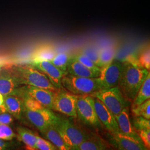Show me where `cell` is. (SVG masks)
<instances>
[{"mask_svg": "<svg viewBox=\"0 0 150 150\" xmlns=\"http://www.w3.org/2000/svg\"><path fill=\"white\" fill-rule=\"evenodd\" d=\"M122 63L118 86L124 96L132 101L150 71L142 67L132 57Z\"/></svg>", "mask_w": 150, "mask_h": 150, "instance_id": "cell-1", "label": "cell"}, {"mask_svg": "<svg viewBox=\"0 0 150 150\" xmlns=\"http://www.w3.org/2000/svg\"><path fill=\"white\" fill-rule=\"evenodd\" d=\"M12 72L18 79L21 85L35 86L53 91L59 90L46 75L32 64L15 66L13 67Z\"/></svg>", "mask_w": 150, "mask_h": 150, "instance_id": "cell-2", "label": "cell"}, {"mask_svg": "<svg viewBox=\"0 0 150 150\" xmlns=\"http://www.w3.org/2000/svg\"><path fill=\"white\" fill-rule=\"evenodd\" d=\"M62 88L75 95H90L101 90L98 77L88 78L64 75L61 80Z\"/></svg>", "mask_w": 150, "mask_h": 150, "instance_id": "cell-3", "label": "cell"}, {"mask_svg": "<svg viewBox=\"0 0 150 150\" xmlns=\"http://www.w3.org/2000/svg\"><path fill=\"white\" fill-rule=\"evenodd\" d=\"M53 126L71 150H76L81 142L89 137L71 120L64 116H58Z\"/></svg>", "mask_w": 150, "mask_h": 150, "instance_id": "cell-4", "label": "cell"}, {"mask_svg": "<svg viewBox=\"0 0 150 150\" xmlns=\"http://www.w3.org/2000/svg\"><path fill=\"white\" fill-rule=\"evenodd\" d=\"M90 96L101 101L115 116L125 107H129V100L124 96L118 86L96 91Z\"/></svg>", "mask_w": 150, "mask_h": 150, "instance_id": "cell-5", "label": "cell"}, {"mask_svg": "<svg viewBox=\"0 0 150 150\" xmlns=\"http://www.w3.org/2000/svg\"><path fill=\"white\" fill-rule=\"evenodd\" d=\"M76 113L77 117L86 125L102 127L94 107L93 97L90 95H76Z\"/></svg>", "mask_w": 150, "mask_h": 150, "instance_id": "cell-6", "label": "cell"}, {"mask_svg": "<svg viewBox=\"0 0 150 150\" xmlns=\"http://www.w3.org/2000/svg\"><path fill=\"white\" fill-rule=\"evenodd\" d=\"M61 90L54 93L52 110L67 116L77 117L76 95L69 91Z\"/></svg>", "mask_w": 150, "mask_h": 150, "instance_id": "cell-7", "label": "cell"}, {"mask_svg": "<svg viewBox=\"0 0 150 150\" xmlns=\"http://www.w3.org/2000/svg\"><path fill=\"white\" fill-rule=\"evenodd\" d=\"M54 93L55 91H51L47 89L25 85L17 88L11 93L18 96L20 95H26L31 97L41 103L44 107L52 110Z\"/></svg>", "mask_w": 150, "mask_h": 150, "instance_id": "cell-8", "label": "cell"}, {"mask_svg": "<svg viewBox=\"0 0 150 150\" xmlns=\"http://www.w3.org/2000/svg\"><path fill=\"white\" fill-rule=\"evenodd\" d=\"M122 64L121 62L114 59L110 64L102 67L98 77L101 90L118 86Z\"/></svg>", "mask_w": 150, "mask_h": 150, "instance_id": "cell-9", "label": "cell"}, {"mask_svg": "<svg viewBox=\"0 0 150 150\" xmlns=\"http://www.w3.org/2000/svg\"><path fill=\"white\" fill-rule=\"evenodd\" d=\"M24 113L30 122L40 131L50 126L54 125L58 118V116L56 115L51 109L47 108L37 110L25 108Z\"/></svg>", "mask_w": 150, "mask_h": 150, "instance_id": "cell-10", "label": "cell"}, {"mask_svg": "<svg viewBox=\"0 0 150 150\" xmlns=\"http://www.w3.org/2000/svg\"><path fill=\"white\" fill-rule=\"evenodd\" d=\"M93 105L100 121L110 134L120 132L115 115L101 101L93 97Z\"/></svg>", "mask_w": 150, "mask_h": 150, "instance_id": "cell-11", "label": "cell"}, {"mask_svg": "<svg viewBox=\"0 0 150 150\" xmlns=\"http://www.w3.org/2000/svg\"><path fill=\"white\" fill-rule=\"evenodd\" d=\"M111 143L120 150H147L140 138H134L120 132L111 134Z\"/></svg>", "mask_w": 150, "mask_h": 150, "instance_id": "cell-12", "label": "cell"}, {"mask_svg": "<svg viewBox=\"0 0 150 150\" xmlns=\"http://www.w3.org/2000/svg\"><path fill=\"white\" fill-rule=\"evenodd\" d=\"M31 64L46 75L56 88L57 89L63 88L61 84V80L62 77L67 74L56 67L50 61L32 62Z\"/></svg>", "mask_w": 150, "mask_h": 150, "instance_id": "cell-13", "label": "cell"}, {"mask_svg": "<svg viewBox=\"0 0 150 150\" xmlns=\"http://www.w3.org/2000/svg\"><path fill=\"white\" fill-rule=\"evenodd\" d=\"M4 107L5 112L19 120L22 118L25 111L22 99L12 93L4 95Z\"/></svg>", "mask_w": 150, "mask_h": 150, "instance_id": "cell-14", "label": "cell"}, {"mask_svg": "<svg viewBox=\"0 0 150 150\" xmlns=\"http://www.w3.org/2000/svg\"><path fill=\"white\" fill-rule=\"evenodd\" d=\"M100 72L101 71L91 70L77 60L72 58V57L70 59L67 68V74H68L88 78L98 77L100 75Z\"/></svg>", "mask_w": 150, "mask_h": 150, "instance_id": "cell-15", "label": "cell"}, {"mask_svg": "<svg viewBox=\"0 0 150 150\" xmlns=\"http://www.w3.org/2000/svg\"><path fill=\"white\" fill-rule=\"evenodd\" d=\"M115 116L120 132L134 138H139L137 131L134 129L130 122L129 107H125L121 112Z\"/></svg>", "mask_w": 150, "mask_h": 150, "instance_id": "cell-16", "label": "cell"}, {"mask_svg": "<svg viewBox=\"0 0 150 150\" xmlns=\"http://www.w3.org/2000/svg\"><path fill=\"white\" fill-rule=\"evenodd\" d=\"M20 86V81L13 72L0 73V93L2 95L10 94Z\"/></svg>", "mask_w": 150, "mask_h": 150, "instance_id": "cell-17", "label": "cell"}, {"mask_svg": "<svg viewBox=\"0 0 150 150\" xmlns=\"http://www.w3.org/2000/svg\"><path fill=\"white\" fill-rule=\"evenodd\" d=\"M40 132L45 139L53 144L58 150H71L70 147L65 143L54 126H50L40 131Z\"/></svg>", "mask_w": 150, "mask_h": 150, "instance_id": "cell-18", "label": "cell"}, {"mask_svg": "<svg viewBox=\"0 0 150 150\" xmlns=\"http://www.w3.org/2000/svg\"><path fill=\"white\" fill-rule=\"evenodd\" d=\"M54 48L50 45H43L36 48L31 56L32 62L41 61H50L56 54Z\"/></svg>", "mask_w": 150, "mask_h": 150, "instance_id": "cell-19", "label": "cell"}, {"mask_svg": "<svg viewBox=\"0 0 150 150\" xmlns=\"http://www.w3.org/2000/svg\"><path fill=\"white\" fill-rule=\"evenodd\" d=\"M150 98V73L149 72L142 85L139 88L134 100L131 108L136 107Z\"/></svg>", "mask_w": 150, "mask_h": 150, "instance_id": "cell-20", "label": "cell"}, {"mask_svg": "<svg viewBox=\"0 0 150 150\" xmlns=\"http://www.w3.org/2000/svg\"><path fill=\"white\" fill-rule=\"evenodd\" d=\"M108 149L107 144L97 137H88L81 142L75 150H104Z\"/></svg>", "mask_w": 150, "mask_h": 150, "instance_id": "cell-21", "label": "cell"}, {"mask_svg": "<svg viewBox=\"0 0 150 150\" xmlns=\"http://www.w3.org/2000/svg\"><path fill=\"white\" fill-rule=\"evenodd\" d=\"M19 139L22 141L29 150H36V135L31 130L25 127H18L17 129Z\"/></svg>", "mask_w": 150, "mask_h": 150, "instance_id": "cell-22", "label": "cell"}, {"mask_svg": "<svg viewBox=\"0 0 150 150\" xmlns=\"http://www.w3.org/2000/svg\"><path fill=\"white\" fill-rule=\"evenodd\" d=\"M116 54V48L113 46H108L99 50V67L101 69L112 62L115 59Z\"/></svg>", "mask_w": 150, "mask_h": 150, "instance_id": "cell-23", "label": "cell"}, {"mask_svg": "<svg viewBox=\"0 0 150 150\" xmlns=\"http://www.w3.org/2000/svg\"><path fill=\"white\" fill-rule=\"evenodd\" d=\"M72 56L64 52L56 54L54 58L50 61L64 73L67 74V68L69 62Z\"/></svg>", "mask_w": 150, "mask_h": 150, "instance_id": "cell-24", "label": "cell"}, {"mask_svg": "<svg viewBox=\"0 0 150 150\" xmlns=\"http://www.w3.org/2000/svg\"><path fill=\"white\" fill-rule=\"evenodd\" d=\"M131 112L134 117L141 116L150 119V100L149 99L136 107L131 108Z\"/></svg>", "mask_w": 150, "mask_h": 150, "instance_id": "cell-25", "label": "cell"}, {"mask_svg": "<svg viewBox=\"0 0 150 150\" xmlns=\"http://www.w3.org/2000/svg\"><path fill=\"white\" fill-rule=\"evenodd\" d=\"M19 97L22 99L24 107L25 109L37 110L46 108L41 103L38 102V101L31 97L28 96L26 95H20Z\"/></svg>", "mask_w": 150, "mask_h": 150, "instance_id": "cell-26", "label": "cell"}, {"mask_svg": "<svg viewBox=\"0 0 150 150\" xmlns=\"http://www.w3.org/2000/svg\"><path fill=\"white\" fill-rule=\"evenodd\" d=\"M72 57V58L77 60L81 64H82L91 70H94V71H101V68L98 67L92 61H91V59H90L88 57H87L86 55L82 54V52L76 54L75 56H73Z\"/></svg>", "mask_w": 150, "mask_h": 150, "instance_id": "cell-27", "label": "cell"}, {"mask_svg": "<svg viewBox=\"0 0 150 150\" xmlns=\"http://www.w3.org/2000/svg\"><path fill=\"white\" fill-rule=\"evenodd\" d=\"M81 52L86 55L87 57L99 67V50H97L94 47L88 46L83 48Z\"/></svg>", "mask_w": 150, "mask_h": 150, "instance_id": "cell-28", "label": "cell"}, {"mask_svg": "<svg viewBox=\"0 0 150 150\" xmlns=\"http://www.w3.org/2000/svg\"><path fill=\"white\" fill-rule=\"evenodd\" d=\"M36 150H57V148L52 144L50 141L36 135Z\"/></svg>", "mask_w": 150, "mask_h": 150, "instance_id": "cell-29", "label": "cell"}, {"mask_svg": "<svg viewBox=\"0 0 150 150\" xmlns=\"http://www.w3.org/2000/svg\"><path fill=\"white\" fill-rule=\"evenodd\" d=\"M138 62L139 64L144 68L150 71V54L149 47L143 50L139 54Z\"/></svg>", "mask_w": 150, "mask_h": 150, "instance_id": "cell-30", "label": "cell"}, {"mask_svg": "<svg viewBox=\"0 0 150 150\" xmlns=\"http://www.w3.org/2000/svg\"><path fill=\"white\" fill-rule=\"evenodd\" d=\"M15 137V133L8 125L0 124V139L10 141Z\"/></svg>", "mask_w": 150, "mask_h": 150, "instance_id": "cell-31", "label": "cell"}, {"mask_svg": "<svg viewBox=\"0 0 150 150\" xmlns=\"http://www.w3.org/2000/svg\"><path fill=\"white\" fill-rule=\"evenodd\" d=\"M133 126L137 131L150 129V120L141 116L135 117L133 121Z\"/></svg>", "mask_w": 150, "mask_h": 150, "instance_id": "cell-32", "label": "cell"}, {"mask_svg": "<svg viewBox=\"0 0 150 150\" xmlns=\"http://www.w3.org/2000/svg\"><path fill=\"white\" fill-rule=\"evenodd\" d=\"M138 134L145 147L147 150H149L150 148V129L138 131Z\"/></svg>", "mask_w": 150, "mask_h": 150, "instance_id": "cell-33", "label": "cell"}, {"mask_svg": "<svg viewBox=\"0 0 150 150\" xmlns=\"http://www.w3.org/2000/svg\"><path fill=\"white\" fill-rule=\"evenodd\" d=\"M12 117L13 116L10 113H4L2 114H0V124H10L13 121Z\"/></svg>", "mask_w": 150, "mask_h": 150, "instance_id": "cell-34", "label": "cell"}, {"mask_svg": "<svg viewBox=\"0 0 150 150\" xmlns=\"http://www.w3.org/2000/svg\"><path fill=\"white\" fill-rule=\"evenodd\" d=\"M0 108L2 112H6L5 108L4 107V95L0 93Z\"/></svg>", "mask_w": 150, "mask_h": 150, "instance_id": "cell-35", "label": "cell"}, {"mask_svg": "<svg viewBox=\"0 0 150 150\" xmlns=\"http://www.w3.org/2000/svg\"><path fill=\"white\" fill-rule=\"evenodd\" d=\"M7 146V143L4 140L0 139V150H4Z\"/></svg>", "mask_w": 150, "mask_h": 150, "instance_id": "cell-36", "label": "cell"}, {"mask_svg": "<svg viewBox=\"0 0 150 150\" xmlns=\"http://www.w3.org/2000/svg\"><path fill=\"white\" fill-rule=\"evenodd\" d=\"M8 62L5 59H0V69L2 68L6 64H7Z\"/></svg>", "mask_w": 150, "mask_h": 150, "instance_id": "cell-37", "label": "cell"}, {"mask_svg": "<svg viewBox=\"0 0 150 150\" xmlns=\"http://www.w3.org/2000/svg\"><path fill=\"white\" fill-rule=\"evenodd\" d=\"M2 112V111H1V109L0 108V113Z\"/></svg>", "mask_w": 150, "mask_h": 150, "instance_id": "cell-38", "label": "cell"}]
</instances>
